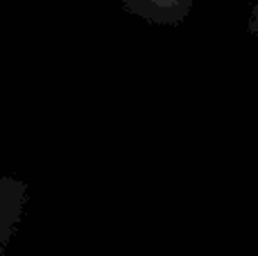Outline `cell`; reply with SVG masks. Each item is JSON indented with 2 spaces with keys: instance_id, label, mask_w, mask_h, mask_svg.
<instances>
[{
  "instance_id": "6da1fadb",
  "label": "cell",
  "mask_w": 258,
  "mask_h": 256,
  "mask_svg": "<svg viewBox=\"0 0 258 256\" xmlns=\"http://www.w3.org/2000/svg\"><path fill=\"white\" fill-rule=\"evenodd\" d=\"M27 202V184L16 177H0V256H7L9 243L21 225Z\"/></svg>"
},
{
  "instance_id": "7a4b0ae2",
  "label": "cell",
  "mask_w": 258,
  "mask_h": 256,
  "mask_svg": "<svg viewBox=\"0 0 258 256\" xmlns=\"http://www.w3.org/2000/svg\"><path fill=\"white\" fill-rule=\"evenodd\" d=\"M132 14L159 25H174L186 18L192 0H120Z\"/></svg>"
},
{
  "instance_id": "3957f363",
  "label": "cell",
  "mask_w": 258,
  "mask_h": 256,
  "mask_svg": "<svg viewBox=\"0 0 258 256\" xmlns=\"http://www.w3.org/2000/svg\"><path fill=\"white\" fill-rule=\"evenodd\" d=\"M249 32L258 36V0H254V9H251L249 16Z\"/></svg>"
}]
</instances>
